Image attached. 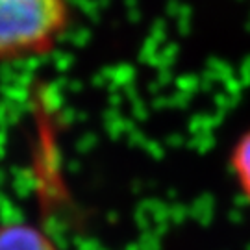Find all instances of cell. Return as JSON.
Listing matches in <instances>:
<instances>
[{
  "label": "cell",
  "instance_id": "cell-1",
  "mask_svg": "<svg viewBox=\"0 0 250 250\" xmlns=\"http://www.w3.org/2000/svg\"><path fill=\"white\" fill-rule=\"evenodd\" d=\"M69 24V0H0V62L46 56Z\"/></svg>",
  "mask_w": 250,
  "mask_h": 250
},
{
  "label": "cell",
  "instance_id": "cell-3",
  "mask_svg": "<svg viewBox=\"0 0 250 250\" xmlns=\"http://www.w3.org/2000/svg\"><path fill=\"white\" fill-rule=\"evenodd\" d=\"M230 169L243 197L250 202V128L233 143L230 152Z\"/></svg>",
  "mask_w": 250,
  "mask_h": 250
},
{
  "label": "cell",
  "instance_id": "cell-2",
  "mask_svg": "<svg viewBox=\"0 0 250 250\" xmlns=\"http://www.w3.org/2000/svg\"><path fill=\"white\" fill-rule=\"evenodd\" d=\"M0 250H60V247L37 224L6 221L0 223Z\"/></svg>",
  "mask_w": 250,
  "mask_h": 250
}]
</instances>
